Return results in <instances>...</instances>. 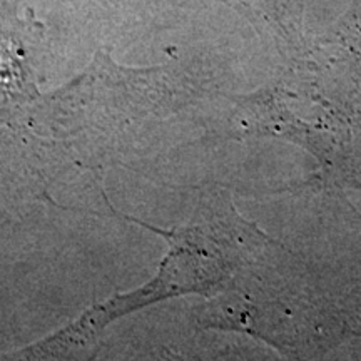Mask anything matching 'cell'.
<instances>
[{
	"label": "cell",
	"mask_w": 361,
	"mask_h": 361,
	"mask_svg": "<svg viewBox=\"0 0 361 361\" xmlns=\"http://www.w3.org/2000/svg\"><path fill=\"white\" fill-rule=\"evenodd\" d=\"M133 221L164 238L169 245L168 255L146 286L92 305L75 322L64 326L67 340L79 348L96 350L107 324L130 311L188 293L209 295L219 290L221 284L241 268L247 252L258 245L256 239L264 236L239 218L184 226L169 231Z\"/></svg>",
	"instance_id": "obj_1"
}]
</instances>
